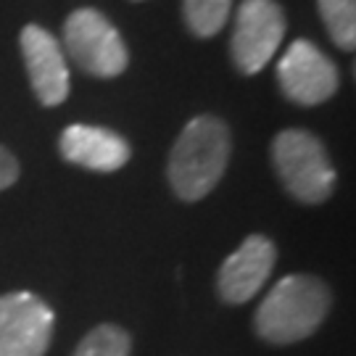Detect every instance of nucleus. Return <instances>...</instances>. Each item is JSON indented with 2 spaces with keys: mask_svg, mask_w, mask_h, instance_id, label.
Instances as JSON below:
<instances>
[{
  "mask_svg": "<svg viewBox=\"0 0 356 356\" xmlns=\"http://www.w3.org/2000/svg\"><path fill=\"white\" fill-rule=\"evenodd\" d=\"M330 288L314 275L282 277L256 309V335L267 343L291 346L319 330L330 312Z\"/></svg>",
  "mask_w": 356,
  "mask_h": 356,
  "instance_id": "1",
  "label": "nucleus"
},
{
  "mask_svg": "<svg viewBox=\"0 0 356 356\" xmlns=\"http://www.w3.org/2000/svg\"><path fill=\"white\" fill-rule=\"evenodd\" d=\"M285 38V13L277 0H243L229 40L232 61L243 74H256L272 61Z\"/></svg>",
  "mask_w": 356,
  "mask_h": 356,
  "instance_id": "5",
  "label": "nucleus"
},
{
  "mask_svg": "<svg viewBox=\"0 0 356 356\" xmlns=\"http://www.w3.org/2000/svg\"><path fill=\"white\" fill-rule=\"evenodd\" d=\"M232 151L229 129L216 116H195L169 153V182L182 201H201L219 185Z\"/></svg>",
  "mask_w": 356,
  "mask_h": 356,
  "instance_id": "2",
  "label": "nucleus"
},
{
  "mask_svg": "<svg viewBox=\"0 0 356 356\" xmlns=\"http://www.w3.org/2000/svg\"><path fill=\"white\" fill-rule=\"evenodd\" d=\"M53 309L29 291L0 296V356H45L53 338Z\"/></svg>",
  "mask_w": 356,
  "mask_h": 356,
  "instance_id": "6",
  "label": "nucleus"
},
{
  "mask_svg": "<svg viewBox=\"0 0 356 356\" xmlns=\"http://www.w3.org/2000/svg\"><path fill=\"white\" fill-rule=\"evenodd\" d=\"M277 248L267 235H248L245 241L225 259L216 275V291L225 304L251 301L275 269Z\"/></svg>",
  "mask_w": 356,
  "mask_h": 356,
  "instance_id": "8",
  "label": "nucleus"
},
{
  "mask_svg": "<svg viewBox=\"0 0 356 356\" xmlns=\"http://www.w3.org/2000/svg\"><path fill=\"white\" fill-rule=\"evenodd\" d=\"M185 22L195 38H214L232 11V0H182Z\"/></svg>",
  "mask_w": 356,
  "mask_h": 356,
  "instance_id": "12",
  "label": "nucleus"
},
{
  "mask_svg": "<svg viewBox=\"0 0 356 356\" xmlns=\"http://www.w3.org/2000/svg\"><path fill=\"white\" fill-rule=\"evenodd\" d=\"M22 53L32 90L42 106H61L69 95V69L58 40L48 29L26 24L22 29Z\"/></svg>",
  "mask_w": 356,
  "mask_h": 356,
  "instance_id": "9",
  "label": "nucleus"
},
{
  "mask_svg": "<svg viewBox=\"0 0 356 356\" xmlns=\"http://www.w3.org/2000/svg\"><path fill=\"white\" fill-rule=\"evenodd\" d=\"M319 16L330 32L332 42L343 51L356 45V0H317Z\"/></svg>",
  "mask_w": 356,
  "mask_h": 356,
  "instance_id": "11",
  "label": "nucleus"
},
{
  "mask_svg": "<svg viewBox=\"0 0 356 356\" xmlns=\"http://www.w3.org/2000/svg\"><path fill=\"white\" fill-rule=\"evenodd\" d=\"M277 177L296 201L325 204L335 191V169L325 143L306 129H282L272 143Z\"/></svg>",
  "mask_w": 356,
  "mask_h": 356,
  "instance_id": "3",
  "label": "nucleus"
},
{
  "mask_svg": "<svg viewBox=\"0 0 356 356\" xmlns=\"http://www.w3.org/2000/svg\"><path fill=\"white\" fill-rule=\"evenodd\" d=\"M61 156L69 164L85 166L92 172H116L129 161V143L111 129L92 124H72L58 140Z\"/></svg>",
  "mask_w": 356,
  "mask_h": 356,
  "instance_id": "10",
  "label": "nucleus"
},
{
  "mask_svg": "<svg viewBox=\"0 0 356 356\" xmlns=\"http://www.w3.org/2000/svg\"><path fill=\"white\" fill-rule=\"evenodd\" d=\"M277 79L285 98L298 106H317L335 95L341 85L338 66L312 40H296L277 64Z\"/></svg>",
  "mask_w": 356,
  "mask_h": 356,
  "instance_id": "7",
  "label": "nucleus"
},
{
  "mask_svg": "<svg viewBox=\"0 0 356 356\" xmlns=\"http://www.w3.org/2000/svg\"><path fill=\"white\" fill-rule=\"evenodd\" d=\"M132 351V338L124 327L119 325H98L79 341L76 351L72 356H129Z\"/></svg>",
  "mask_w": 356,
  "mask_h": 356,
  "instance_id": "13",
  "label": "nucleus"
},
{
  "mask_svg": "<svg viewBox=\"0 0 356 356\" xmlns=\"http://www.w3.org/2000/svg\"><path fill=\"white\" fill-rule=\"evenodd\" d=\"M16 179H19V161L13 153H8L0 145V191L11 188Z\"/></svg>",
  "mask_w": 356,
  "mask_h": 356,
  "instance_id": "14",
  "label": "nucleus"
},
{
  "mask_svg": "<svg viewBox=\"0 0 356 356\" xmlns=\"http://www.w3.org/2000/svg\"><path fill=\"white\" fill-rule=\"evenodd\" d=\"M64 42L76 66L98 79H114L129 64V53L122 35L95 8H79L66 19Z\"/></svg>",
  "mask_w": 356,
  "mask_h": 356,
  "instance_id": "4",
  "label": "nucleus"
}]
</instances>
